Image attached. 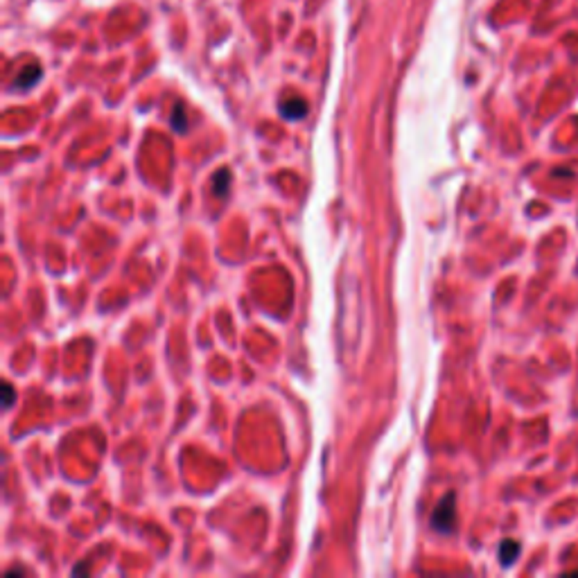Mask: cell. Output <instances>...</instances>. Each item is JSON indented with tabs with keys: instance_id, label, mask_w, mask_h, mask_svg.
<instances>
[{
	"instance_id": "1",
	"label": "cell",
	"mask_w": 578,
	"mask_h": 578,
	"mask_svg": "<svg viewBox=\"0 0 578 578\" xmlns=\"http://www.w3.org/2000/svg\"><path fill=\"white\" fill-rule=\"evenodd\" d=\"M454 515H456V506H454V493H448L441 500V504L436 506V511L432 515V526L441 533H450L454 529Z\"/></svg>"
},
{
	"instance_id": "2",
	"label": "cell",
	"mask_w": 578,
	"mask_h": 578,
	"mask_svg": "<svg viewBox=\"0 0 578 578\" xmlns=\"http://www.w3.org/2000/svg\"><path fill=\"white\" fill-rule=\"evenodd\" d=\"M41 75H43L41 66H27V68H23V73L16 77V88H21V90L32 88L39 82V79H41Z\"/></svg>"
},
{
	"instance_id": "3",
	"label": "cell",
	"mask_w": 578,
	"mask_h": 578,
	"mask_svg": "<svg viewBox=\"0 0 578 578\" xmlns=\"http://www.w3.org/2000/svg\"><path fill=\"white\" fill-rule=\"evenodd\" d=\"M280 113L289 118V120H301L303 116L308 113V104L303 102V99H287V102L280 104Z\"/></svg>"
},
{
	"instance_id": "4",
	"label": "cell",
	"mask_w": 578,
	"mask_h": 578,
	"mask_svg": "<svg viewBox=\"0 0 578 578\" xmlns=\"http://www.w3.org/2000/svg\"><path fill=\"white\" fill-rule=\"evenodd\" d=\"M520 551H522L520 542H515V540H504L502 546H500V560H502V565H504V567H511V565L515 563V558L520 556Z\"/></svg>"
},
{
	"instance_id": "5",
	"label": "cell",
	"mask_w": 578,
	"mask_h": 578,
	"mask_svg": "<svg viewBox=\"0 0 578 578\" xmlns=\"http://www.w3.org/2000/svg\"><path fill=\"white\" fill-rule=\"evenodd\" d=\"M172 127H174L177 131H186L188 127V120H186V109L177 104L174 106V113H172Z\"/></svg>"
},
{
	"instance_id": "6",
	"label": "cell",
	"mask_w": 578,
	"mask_h": 578,
	"mask_svg": "<svg viewBox=\"0 0 578 578\" xmlns=\"http://www.w3.org/2000/svg\"><path fill=\"white\" fill-rule=\"evenodd\" d=\"M226 181H228V172H226V170H221V172H219V179L215 177V188L219 186V190H215V192H217L219 197H224V195H226V188H228Z\"/></svg>"
},
{
	"instance_id": "7",
	"label": "cell",
	"mask_w": 578,
	"mask_h": 578,
	"mask_svg": "<svg viewBox=\"0 0 578 578\" xmlns=\"http://www.w3.org/2000/svg\"><path fill=\"white\" fill-rule=\"evenodd\" d=\"M12 402H14L12 387H9V384H5V407H12Z\"/></svg>"
}]
</instances>
